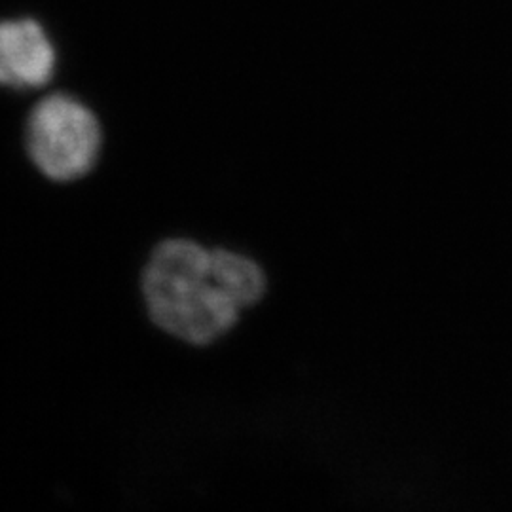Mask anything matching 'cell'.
<instances>
[{
    "label": "cell",
    "instance_id": "1",
    "mask_svg": "<svg viewBox=\"0 0 512 512\" xmlns=\"http://www.w3.org/2000/svg\"><path fill=\"white\" fill-rule=\"evenodd\" d=\"M264 289V274L251 258L209 251L188 239L160 243L143 275L152 321L196 346L232 329L241 310L258 302Z\"/></svg>",
    "mask_w": 512,
    "mask_h": 512
},
{
    "label": "cell",
    "instance_id": "2",
    "mask_svg": "<svg viewBox=\"0 0 512 512\" xmlns=\"http://www.w3.org/2000/svg\"><path fill=\"white\" fill-rule=\"evenodd\" d=\"M25 148L38 171L57 183L82 179L101 150V128L92 110L65 93L44 97L25 124Z\"/></svg>",
    "mask_w": 512,
    "mask_h": 512
},
{
    "label": "cell",
    "instance_id": "3",
    "mask_svg": "<svg viewBox=\"0 0 512 512\" xmlns=\"http://www.w3.org/2000/svg\"><path fill=\"white\" fill-rule=\"evenodd\" d=\"M55 48L46 29L35 19L0 21V86L37 90L55 71Z\"/></svg>",
    "mask_w": 512,
    "mask_h": 512
}]
</instances>
